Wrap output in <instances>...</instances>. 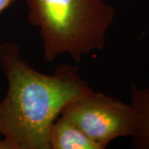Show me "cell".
<instances>
[{
	"mask_svg": "<svg viewBox=\"0 0 149 149\" xmlns=\"http://www.w3.org/2000/svg\"><path fill=\"white\" fill-rule=\"evenodd\" d=\"M8 89L0 100V137L12 149H50L49 132L68 103L92 91L73 65L41 73L22 58L17 43L0 45Z\"/></svg>",
	"mask_w": 149,
	"mask_h": 149,
	"instance_id": "obj_1",
	"label": "cell"
},
{
	"mask_svg": "<svg viewBox=\"0 0 149 149\" xmlns=\"http://www.w3.org/2000/svg\"><path fill=\"white\" fill-rule=\"evenodd\" d=\"M27 19L38 28L43 58L69 55L79 63L102 51L116 10L104 0H26Z\"/></svg>",
	"mask_w": 149,
	"mask_h": 149,
	"instance_id": "obj_2",
	"label": "cell"
},
{
	"mask_svg": "<svg viewBox=\"0 0 149 149\" xmlns=\"http://www.w3.org/2000/svg\"><path fill=\"white\" fill-rule=\"evenodd\" d=\"M60 115L74 123L100 149L118 138L131 137L139 118L129 103L93 90L68 103Z\"/></svg>",
	"mask_w": 149,
	"mask_h": 149,
	"instance_id": "obj_3",
	"label": "cell"
},
{
	"mask_svg": "<svg viewBox=\"0 0 149 149\" xmlns=\"http://www.w3.org/2000/svg\"><path fill=\"white\" fill-rule=\"evenodd\" d=\"M50 149H100L74 123L59 116L49 132Z\"/></svg>",
	"mask_w": 149,
	"mask_h": 149,
	"instance_id": "obj_4",
	"label": "cell"
},
{
	"mask_svg": "<svg viewBox=\"0 0 149 149\" xmlns=\"http://www.w3.org/2000/svg\"><path fill=\"white\" fill-rule=\"evenodd\" d=\"M129 104L138 114V122L132 136V148L149 149V81L144 87L132 84Z\"/></svg>",
	"mask_w": 149,
	"mask_h": 149,
	"instance_id": "obj_5",
	"label": "cell"
},
{
	"mask_svg": "<svg viewBox=\"0 0 149 149\" xmlns=\"http://www.w3.org/2000/svg\"><path fill=\"white\" fill-rule=\"evenodd\" d=\"M16 0H0V14L10 7Z\"/></svg>",
	"mask_w": 149,
	"mask_h": 149,
	"instance_id": "obj_6",
	"label": "cell"
},
{
	"mask_svg": "<svg viewBox=\"0 0 149 149\" xmlns=\"http://www.w3.org/2000/svg\"><path fill=\"white\" fill-rule=\"evenodd\" d=\"M0 149H12L11 146L6 142L4 139H0Z\"/></svg>",
	"mask_w": 149,
	"mask_h": 149,
	"instance_id": "obj_7",
	"label": "cell"
},
{
	"mask_svg": "<svg viewBox=\"0 0 149 149\" xmlns=\"http://www.w3.org/2000/svg\"><path fill=\"white\" fill-rule=\"evenodd\" d=\"M0 139H2V137H0Z\"/></svg>",
	"mask_w": 149,
	"mask_h": 149,
	"instance_id": "obj_8",
	"label": "cell"
}]
</instances>
